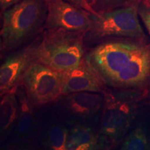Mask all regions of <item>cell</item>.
Instances as JSON below:
<instances>
[{
	"instance_id": "1",
	"label": "cell",
	"mask_w": 150,
	"mask_h": 150,
	"mask_svg": "<svg viewBox=\"0 0 150 150\" xmlns=\"http://www.w3.org/2000/svg\"><path fill=\"white\" fill-rule=\"evenodd\" d=\"M86 57L108 88L140 91L150 83V44L111 38L88 49Z\"/></svg>"
},
{
	"instance_id": "2",
	"label": "cell",
	"mask_w": 150,
	"mask_h": 150,
	"mask_svg": "<svg viewBox=\"0 0 150 150\" xmlns=\"http://www.w3.org/2000/svg\"><path fill=\"white\" fill-rule=\"evenodd\" d=\"M47 15L45 0H20L1 13V59L41 34Z\"/></svg>"
},
{
	"instance_id": "3",
	"label": "cell",
	"mask_w": 150,
	"mask_h": 150,
	"mask_svg": "<svg viewBox=\"0 0 150 150\" xmlns=\"http://www.w3.org/2000/svg\"><path fill=\"white\" fill-rule=\"evenodd\" d=\"M134 90L108 88L99 121L103 149H111L124 140L134 125L141 95Z\"/></svg>"
},
{
	"instance_id": "4",
	"label": "cell",
	"mask_w": 150,
	"mask_h": 150,
	"mask_svg": "<svg viewBox=\"0 0 150 150\" xmlns=\"http://www.w3.org/2000/svg\"><path fill=\"white\" fill-rule=\"evenodd\" d=\"M138 6L133 4L95 15L91 13V25L86 31L87 49L111 38H133L147 41L138 19Z\"/></svg>"
},
{
	"instance_id": "5",
	"label": "cell",
	"mask_w": 150,
	"mask_h": 150,
	"mask_svg": "<svg viewBox=\"0 0 150 150\" xmlns=\"http://www.w3.org/2000/svg\"><path fill=\"white\" fill-rule=\"evenodd\" d=\"M85 33L61 28L44 29L39 45L40 61L61 72L72 70L87 52Z\"/></svg>"
},
{
	"instance_id": "6",
	"label": "cell",
	"mask_w": 150,
	"mask_h": 150,
	"mask_svg": "<svg viewBox=\"0 0 150 150\" xmlns=\"http://www.w3.org/2000/svg\"><path fill=\"white\" fill-rule=\"evenodd\" d=\"M104 100V93L67 94L61 95L54 103V110L68 127L81 125L99 126Z\"/></svg>"
},
{
	"instance_id": "7",
	"label": "cell",
	"mask_w": 150,
	"mask_h": 150,
	"mask_svg": "<svg viewBox=\"0 0 150 150\" xmlns=\"http://www.w3.org/2000/svg\"><path fill=\"white\" fill-rule=\"evenodd\" d=\"M63 72L38 61L26 72L22 80L30 104L36 109L56 102L62 95Z\"/></svg>"
},
{
	"instance_id": "8",
	"label": "cell",
	"mask_w": 150,
	"mask_h": 150,
	"mask_svg": "<svg viewBox=\"0 0 150 150\" xmlns=\"http://www.w3.org/2000/svg\"><path fill=\"white\" fill-rule=\"evenodd\" d=\"M42 33L25 45L11 52L4 59L0 67V95L16 91L26 72L40 61L39 45Z\"/></svg>"
},
{
	"instance_id": "9",
	"label": "cell",
	"mask_w": 150,
	"mask_h": 150,
	"mask_svg": "<svg viewBox=\"0 0 150 150\" xmlns=\"http://www.w3.org/2000/svg\"><path fill=\"white\" fill-rule=\"evenodd\" d=\"M20 110L16 128L11 136H13L11 149H32L38 140L40 116L36 108L30 104L23 86L20 84L16 90Z\"/></svg>"
},
{
	"instance_id": "10",
	"label": "cell",
	"mask_w": 150,
	"mask_h": 150,
	"mask_svg": "<svg viewBox=\"0 0 150 150\" xmlns=\"http://www.w3.org/2000/svg\"><path fill=\"white\" fill-rule=\"evenodd\" d=\"M47 15L45 29H65L86 31L91 25L92 13L79 8L65 0H45Z\"/></svg>"
},
{
	"instance_id": "11",
	"label": "cell",
	"mask_w": 150,
	"mask_h": 150,
	"mask_svg": "<svg viewBox=\"0 0 150 150\" xmlns=\"http://www.w3.org/2000/svg\"><path fill=\"white\" fill-rule=\"evenodd\" d=\"M108 88L104 81L91 64L86 56L77 66L63 72L62 95L80 92L104 93Z\"/></svg>"
},
{
	"instance_id": "12",
	"label": "cell",
	"mask_w": 150,
	"mask_h": 150,
	"mask_svg": "<svg viewBox=\"0 0 150 150\" xmlns=\"http://www.w3.org/2000/svg\"><path fill=\"white\" fill-rule=\"evenodd\" d=\"M68 127L54 115L44 122L39 120L38 140L41 147L48 150H65Z\"/></svg>"
},
{
	"instance_id": "13",
	"label": "cell",
	"mask_w": 150,
	"mask_h": 150,
	"mask_svg": "<svg viewBox=\"0 0 150 150\" xmlns=\"http://www.w3.org/2000/svg\"><path fill=\"white\" fill-rule=\"evenodd\" d=\"M103 149L99 126L75 125L68 127L65 150Z\"/></svg>"
},
{
	"instance_id": "14",
	"label": "cell",
	"mask_w": 150,
	"mask_h": 150,
	"mask_svg": "<svg viewBox=\"0 0 150 150\" xmlns=\"http://www.w3.org/2000/svg\"><path fill=\"white\" fill-rule=\"evenodd\" d=\"M20 105L16 91L1 96L0 102V139L1 143L12 135L19 115Z\"/></svg>"
},
{
	"instance_id": "15",
	"label": "cell",
	"mask_w": 150,
	"mask_h": 150,
	"mask_svg": "<svg viewBox=\"0 0 150 150\" xmlns=\"http://www.w3.org/2000/svg\"><path fill=\"white\" fill-rule=\"evenodd\" d=\"M150 149L145 131L141 127H138L131 131L122 140V150H145Z\"/></svg>"
},
{
	"instance_id": "16",
	"label": "cell",
	"mask_w": 150,
	"mask_h": 150,
	"mask_svg": "<svg viewBox=\"0 0 150 150\" xmlns=\"http://www.w3.org/2000/svg\"><path fill=\"white\" fill-rule=\"evenodd\" d=\"M128 1L129 0H95L93 8L97 13H99L121 7Z\"/></svg>"
},
{
	"instance_id": "17",
	"label": "cell",
	"mask_w": 150,
	"mask_h": 150,
	"mask_svg": "<svg viewBox=\"0 0 150 150\" xmlns=\"http://www.w3.org/2000/svg\"><path fill=\"white\" fill-rule=\"evenodd\" d=\"M138 13L150 35V7L142 4L138 6Z\"/></svg>"
},
{
	"instance_id": "18",
	"label": "cell",
	"mask_w": 150,
	"mask_h": 150,
	"mask_svg": "<svg viewBox=\"0 0 150 150\" xmlns=\"http://www.w3.org/2000/svg\"><path fill=\"white\" fill-rule=\"evenodd\" d=\"M65 1L76 6L79 7V8H81L84 9V10L88 11L90 13H92L95 15L98 14L96 11L94 10L93 6L90 5L89 3L86 0H65Z\"/></svg>"
},
{
	"instance_id": "19",
	"label": "cell",
	"mask_w": 150,
	"mask_h": 150,
	"mask_svg": "<svg viewBox=\"0 0 150 150\" xmlns=\"http://www.w3.org/2000/svg\"><path fill=\"white\" fill-rule=\"evenodd\" d=\"M20 0H0V6H1V13L8 9V8L19 2Z\"/></svg>"
},
{
	"instance_id": "20",
	"label": "cell",
	"mask_w": 150,
	"mask_h": 150,
	"mask_svg": "<svg viewBox=\"0 0 150 150\" xmlns=\"http://www.w3.org/2000/svg\"><path fill=\"white\" fill-rule=\"evenodd\" d=\"M143 1V4L150 7V0H142Z\"/></svg>"
},
{
	"instance_id": "21",
	"label": "cell",
	"mask_w": 150,
	"mask_h": 150,
	"mask_svg": "<svg viewBox=\"0 0 150 150\" xmlns=\"http://www.w3.org/2000/svg\"><path fill=\"white\" fill-rule=\"evenodd\" d=\"M86 1H87L89 3V4H90V5H91L92 6H93L94 4H95V0H86Z\"/></svg>"
},
{
	"instance_id": "22",
	"label": "cell",
	"mask_w": 150,
	"mask_h": 150,
	"mask_svg": "<svg viewBox=\"0 0 150 150\" xmlns=\"http://www.w3.org/2000/svg\"><path fill=\"white\" fill-rule=\"evenodd\" d=\"M148 92H149V95H150V83H149V86H148Z\"/></svg>"
}]
</instances>
